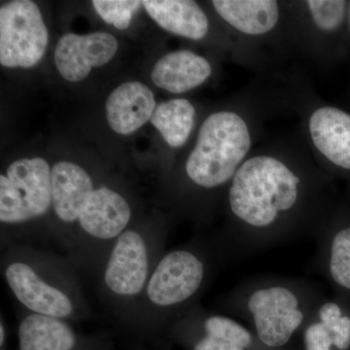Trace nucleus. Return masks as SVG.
<instances>
[{"instance_id": "f03ea898", "label": "nucleus", "mask_w": 350, "mask_h": 350, "mask_svg": "<svg viewBox=\"0 0 350 350\" xmlns=\"http://www.w3.org/2000/svg\"><path fill=\"white\" fill-rule=\"evenodd\" d=\"M324 299L319 284L310 280L259 276L232 289L226 298L225 308L248 324L265 349L282 350L301 333Z\"/></svg>"}, {"instance_id": "6ab92c4d", "label": "nucleus", "mask_w": 350, "mask_h": 350, "mask_svg": "<svg viewBox=\"0 0 350 350\" xmlns=\"http://www.w3.org/2000/svg\"><path fill=\"white\" fill-rule=\"evenodd\" d=\"M213 4L226 23L248 36L268 33L280 20V7L273 0H215Z\"/></svg>"}, {"instance_id": "dca6fc26", "label": "nucleus", "mask_w": 350, "mask_h": 350, "mask_svg": "<svg viewBox=\"0 0 350 350\" xmlns=\"http://www.w3.org/2000/svg\"><path fill=\"white\" fill-rule=\"evenodd\" d=\"M213 73L204 57L187 50L175 51L161 57L152 70L157 87L172 94H183L200 86Z\"/></svg>"}, {"instance_id": "1a4fd4ad", "label": "nucleus", "mask_w": 350, "mask_h": 350, "mask_svg": "<svg viewBox=\"0 0 350 350\" xmlns=\"http://www.w3.org/2000/svg\"><path fill=\"white\" fill-rule=\"evenodd\" d=\"M5 276L16 298L36 314L63 319L73 310L70 299L61 290L51 286L25 262H12Z\"/></svg>"}, {"instance_id": "2eb2a0df", "label": "nucleus", "mask_w": 350, "mask_h": 350, "mask_svg": "<svg viewBox=\"0 0 350 350\" xmlns=\"http://www.w3.org/2000/svg\"><path fill=\"white\" fill-rule=\"evenodd\" d=\"M94 191L91 177L79 165L59 162L53 167V206L64 222L78 221Z\"/></svg>"}, {"instance_id": "f3484780", "label": "nucleus", "mask_w": 350, "mask_h": 350, "mask_svg": "<svg viewBox=\"0 0 350 350\" xmlns=\"http://www.w3.org/2000/svg\"><path fill=\"white\" fill-rule=\"evenodd\" d=\"M190 315L202 332L193 350H269L248 327L232 317L199 312Z\"/></svg>"}, {"instance_id": "423d86ee", "label": "nucleus", "mask_w": 350, "mask_h": 350, "mask_svg": "<svg viewBox=\"0 0 350 350\" xmlns=\"http://www.w3.org/2000/svg\"><path fill=\"white\" fill-rule=\"evenodd\" d=\"M207 271V262L200 253L188 248L172 251L157 265L147 295L160 308H180L199 293Z\"/></svg>"}, {"instance_id": "f257e3e1", "label": "nucleus", "mask_w": 350, "mask_h": 350, "mask_svg": "<svg viewBox=\"0 0 350 350\" xmlns=\"http://www.w3.org/2000/svg\"><path fill=\"white\" fill-rule=\"evenodd\" d=\"M228 250L239 256L312 237L324 222L319 183L282 159L258 155L244 161L228 186Z\"/></svg>"}, {"instance_id": "393cba45", "label": "nucleus", "mask_w": 350, "mask_h": 350, "mask_svg": "<svg viewBox=\"0 0 350 350\" xmlns=\"http://www.w3.org/2000/svg\"><path fill=\"white\" fill-rule=\"evenodd\" d=\"M0 336H1V338H0V342H1V345H2V344H3V340H4L3 325H1V327H0Z\"/></svg>"}, {"instance_id": "b1692460", "label": "nucleus", "mask_w": 350, "mask_h": 350, "mask_svg": "<svg viewBox=\"0 0 350 350\" xmlns=\"http://www.w3.org/2000/svg\"><path fill=\"white\" fill-rule=\"evenodd\" d=\"M347 27H349V31L350 33V1H349V9H347Z\"/></svg>"}, {"instance_id": "0eeeda50", "label": "nucleus", "mask_w": 350, "mask_h": 350, "mask_svg": "<svg viewBox=\"0 0 350 350\" xmlns=\"http://www.w3.org/2000/svg\"><path fill=\"white\" fill-rule=\"evenodd\" d=\"M118 50V41L107 32L79 36L66 33L59 38L55 50L59 72L69 82H79L91 72L111 61Z\"/></svg>"}, {"instance_id": "4468645a", "label": "nucleus", "mask_w": 350, "mask_h": 350, "mask_svg": "<svg viewBox=\"0 0 350 350\" xmlns=\"http://www.w3.org/2000/svg\"><path fill=\"white\" fill-rule=\"evenodd\" d=\"M131 216V207L121 195L100 187L92 193L78 222L90 236L111 239L123 234Z\"/></svg>"}, {"instance_id": "ddd939ff", "label": "nucleus", "mask_w": 350, "mask_h": 350, "mask_svg": "<svg viewBox=\"0 0 350 350\" xmlns=\"http://www.w3.org/2000/svg\"><path fill=\"white\" fill-rule=\"evenodd\" d=\"M301 335L304 350H349L350 315L340 301L324 299Z\"/></svg>"}, {"instance_id": "20e7f679", "label": "nucleus", "mask_w": 350, "mask_h": 350, "mask_svg": "<svg viewBox=\"0 0 350 350\" xmlns=\"http://www.w3.org/2000/svg\"><path fill=\"white\" fill-rule=\"evenodd\" d=\"M52 170L42 158L22 159L0 175V221L16 224L40 217L49 211Z\"/></svg>"}, {"instance_id": "39448f33", "label": "nucleus", "mask_w": 350, "mask_h": 350, "mask_svg": "<svg viewBox=\"0 0 350 350\" xmlns=\"http://www.w3.org/2000/svg\"><path fill=\"white\" fill-rule=\"evenodd\" d=\"M47 27L38 6L31 0L11 1L0 9V64L29 68L47 49Z\"/></svg>"}, {"instance_id": "4be33fe9", "label": "nucleus", "mask_w": 350, "mask_h": 350, "mask_svg": "<svg viewBox=\"0 0 350 350\" xmlns=\"http://www.w3.org/2000/svg\"><path fill=\"white\" fill-rule=\"evenodd\" d=\"M306 6L310 10L313 24L326 33L340 31L347 23L349 1L308 0L306 1Z\"/></svg>"}, {"instance_id": "412c9836", "label": "nucleus", "mask_w": 350, "mask_h": 350, "mask_svg": "<svg viewBox=\"0 0 350 350\" xmlns=\"http://www.w3.org/2000/svg\"><path fill=\"white\" fill-rule=\"evenodd\" d=\"M194 105L184 98H174L157 105L151 123L170 147L177 148L186 144L194 126Z\"/></svg>"}, {"instance_id": "7ed1b4c3", "label": "nucleus", "mask_w": 350, "mask_h": 350, "mask_svg": "<svg viewBox=\"0 0 350 350\" xmlns=\"http://www.w3.org/2000/svg\"><path fill=\"white\" fill-rule=\"evenodd\" d=\"M250 147V128L241 115L213 113L200 126L197 144L186 162V174L204 190L229 186Z\"/></svg>"}, {"instance_id": "aec40b11", "label": "nucleus", "mask_w": 350, "mask_h": 350, "mask_svg": "<svg viewBox=\"0 0 350 350\" xmlns=\"http://www.w3.org/2000/svg\"><path fill=\"white\" fill-rule=\"evenodd\" d=\"M19 340L21 350H71L75 336L59 319L33 313L21 322Z\"/></svg>"}, {"instance_id": "5701e85b", "label": "nucleus", "mask_w": 350, "mask_h": 350, "mask_svg": "<svg viewBox=\"0 0 350 350\" xmlns=\"http://www.w3.org/2000/svg\"><path fill=\"white\" fill-rule=\"evenodd\" d=\"M92 3L105 23L114 25L116 29H126L131 25V18L139 9L142 1L94 0Z\"/></svg>"}, {"instance_id": "6e6552de", "label": "nucleus", "mask_w": 350, "mask_h": 350, "mask_svg": "<svg viewBox=\"0 0 350 350\" xmlns=\"http://www.w3.org/2000/svg\"><path fill=\"white\" fill-rule=\"evenodd\" d=\"M148 275V255L144 239L126 231L117 239L105 269V282L113 293L135 296L144 289Z\"/></svg>"}, {"instance_id": "9d476101", "label": "nucleus", "mask_w": 350, "mask_h": 350, "mask_svg": "<svg viewBox=\"0 0 350 350\" xmlns=\"http://www.w3.org/2000/svg\"><path fill=\"white\" fill-rule=\"evenodd\" d=\"M308 131L320 154L336 169L350 172V113L335 107L317 108Z\"/></svg>"}, {"instance_id": "f8f14e48", "label": "nucleus", "mask_w": 350, "mask_h": 350, "mask_svg": "<svg viewBox=\"0 0 350 350\" xmlns=\"http://www.w3.org/2000/svg\"><path fill=\"white\" fill-rule=\"evenodd\" d=\"M156 107L154 94L146 85L126 82L108 96L105 105L107 122L115 133L131 135L151 119Z\"/></svg>"}, {"instance_id": "a211bd4d", "label": "nucleus", "mask_w": 350, "mask_h": 350, "mask_svg": "<svg viewBox=\"0 0 350 350\" xmlns=\"http://www.w3.org/2000/svg\"><path fill=\"white\" fill-rule=\"evenodd\" d=\"M142 5L157 24L175 36L200 40L208 32V19L196 1L145 0Z\"/></svg>"}, {"instance_id": "9b49d317", "label": "nucleus", "mask_w": 350, "mask_h": 350, "mask_svg": "<svg viewBox=\"0 0 350 350\" xmlns=\"http://www.w3.org/2000/svg\"><path fill=\"white\" fill-rule=\"evenodd\" d=\"M324 221L315 234L317 251L312 267L333 286L350 293V225Z\"/></svg>"}]
</instances>
